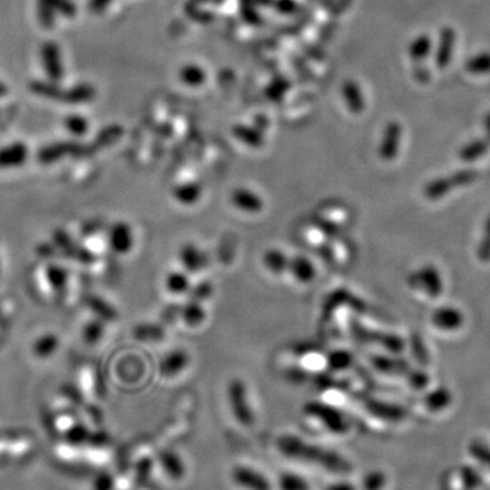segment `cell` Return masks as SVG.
I'll list each match as a JSON object with an SVG mask.
<instances>
[{"instance_id":"9","label":"cell","mask_w":490,"mask_h":490,"mask_svg":"<svg viewBox=\"0 0 490 490\" xmlns=\"http://www.w3.org/2000/svg\"><path fill=\"white\" fill-rule=\"evenodd\" d=\"M401 139V127L396 122H391L386 130L384 139L380 146V156L384 160H391L396 156Z\"/></svg>"},{"instance_id":"15","label":"cell","mask_w":490,"mask_h":490,"mask_svg":"<svg viewBox=\"0 0 490 490\" xmlns=\"http://www.w3.org/2000/svg\"><path fill=\"white\" fill-rule=\"evenodd\" d=\"M344 94L346 97V101L351 111L354 112H361L364 108V100H363V94L361 90L358 89V86L354 82H347L344 87Z\"/></svg>"},{"instance_id":"5","label":"cell","mask_w":490,"mask_h":490,"mask_svg":"<svg viewBox=\"0 0 490 490\" xmlns=\"http://www.w3.org/2000/svg\"><path fill=\"white\" fill-rule=\"evenodd\" d=\"M230 399H232V408L239 421H241L245 425L252 422V411H249V406L246 402L245 388L243 383L239 380H234L230 386Z\"/></svg>"},{"instance_id":"14","label":"cell","mask_w":490,"mask_h":490,"mask_svg":"<svg viewBox=\"0 0 490 490\" xmlns=\"http://www.w3.org/2000/svg\"><path fill=\"white\" fill-rule=\"evenodd\" d=\"M453 41H455V33L452 29H444L441 33V41L437 52V64L439 67H446L451 61L452 55V48H453Z\"/></svg>"},{"instance_id":"27","label":"cell","mask_w":490,"mask_h":490,"mask_svg":"<svg viewBox=\"0 0 490 490\" xmlns=\"http://www.w3.org/2000/svg\"><path fill=\"white\" fill-rule=\"evenodd\" d=\"M194 188V185H185L184 188H179L176 191V198L182 202V203L191 204L194 203L195 201L199 199V192H189L191 189Z\"/></svg>"},{"instance_id":"23","label":"cell","mask_w":490,"mask_h":490,"mask_svg":"<svg viewBox=\"0 0 490 490\" xmlns=\"http://www.w3.org/2000/svg\"><path fill=\"white\" fill-rule=\"evenodd\" d=\"M166 286H168V289H169L172 293L180 294V293H183V291H187V289H188L189 284H188V278H187L184 274H182V272H173V274H170V275L168 277V279H166Z\"/></svg>"},{"instance_id":"20","label":"cell","mask_w":490,"mask_h":490,"mask_svg":"<svg viewBox=\"0 0 490 490\" xmlns=\"http://www.w3.org/2000/svg\"><path fill=\"white\" fill-rule=\"evenodd\" d=\"M279 490H310L306 481L294 474H282L279 478Z\"/></svg>"},{"instance_id":"7","label":"cell","mask_w":490,"mask_h":490,"mask_svg":"<svg viewBox=\"0 0 490 490\" xmlns=\"http://www.w3.org/2000/svg\"><path fill=\"white\" fill-rule=\"evenodd\" d=\"M233 204L245 213H259L263 210V201L253 192L245 188H239L232 195Z\"/></svg>"},{"instance_id":"26","label":"cell","mask_w":490,"mask_h":490,"mask_svg":"<svg viewBox=\"0 0 490 490\" xmlns=\"http://www.w3.org/2000/svg\"><path fill=\"white\" fill-rule=\"evenodd\" d=\"M478 258L482 262L490 260V218L485 225V233L482 237V241L478 246Z\"/></svg>"},{"instance_id":"25","label":"cell","mask_w":490,"mask_h":490,"mask_svg":"<svg viewBox=\"0 0 490 490\" xmlns=\"http://www.w3.org/2000/svg\"><path fill=\"white\" fill-rule=\"evenodd\" d=\"M429 49H430V40H429L428 36H421L420 39H417L415 42H413V45L410 48L411 58L420 61L424 56H427Z\"/></svg>"},{"instance_id":"4","label":"cell","mask_w":490,"mask_h":490,"mask_svg":"<svg viewBox=\"0 0 490 490\" xmlns=\"http://www.w3.org/2000/svg\"><path fill=\"white\" fill-rule=\"evenodd\" d=\"M233 482L239 489L271 490L265 477L249 467H237L232 474Z\"/></svg>"},{"instance_id":"11","label":"cell","mask_w":490,"mask_h":490,"mask_svg":"<svg viewBox=\"0 0 490 490\" xmlns=\"http://www.w3.org/2000/svg\"><path fill=\"white\" fill-rule=\"evenodd\" d=\"M29 87H30V92H33L34 94L40 97L54 100V101H61L63 89L56 82L34 81L29 84Z\"/></svg>"},{"instance_id":"21","label":"cell","mask_w":490,"mask_h":490,"mask_svg":"<svg viewBox=\"0 0 490 490\" xmlns=\"http://www.w3.org/2000/svg\"><path fill=\"white\" fill-rule=\"evenodd\" d=\"M64 125L67 127V130L81 137L83 134H86V131L89 130V122L81 116V115H70L68 118H65Z\"/></svg>"},{"instance_id":"19","label":"cell","mask_w":490,"mask_h":490,"mask_svg":"<svg viewBox=\"0 0 490 490\" xmlns=\"http://www.w3.org/2000/svg\"><path fill=\"white\" fill-rule=\"evenodd\" d=\"M265 265L268 270L278 272L282 268H286L289 263H287V259L282 252H279L278 249H271L265 255Z\"/></svg>"},{"instance_id":"28","label":"cell","mask_w":490,"mask_h":490,"mask_svg":"<svg viewBox=\"0 0 490 490\" xmlns=\"http://www.w3.org/2000/svg\"><path fill=\"white\" fill-rule=\"evenodd\" d=\"M449 392L447 389H437L433 391L428 396L429 403H432L434 408H439V405H446L448 402Z\"/></svg>"},{"instance_id":"32","label":"cell","mask_w":490,"mask_h":490,"mask_svg":"<svg viewBox=\"0 0 490 490\" xmlns=\"http://www.w3.org/2000/svg\"><path fill=\"white\" fill-rule=\"evenodd\" d=\"M485 127H486V131H488V137L490 139V113L486 116V122H485Z\"/></svg>"},{"instance_id":"30","label":"cell","mask_w":490,"mask_h":490,"mask_svg":"<svg viewBox=\"0 0 490 490\" xmlns=\"http://www.w3.org/2000/svg\"><path fill=\"white\" fill-rule=\"evenodd\" d=\"M111 3L112 0H90V8L93 13H102Z\"/></svg>"},{"instance_id":"2","label":"cell","mask_w":490,"mask_h":490,"mask_svg":"<svg viewBox=\"0 0 490 490\" xmlns=\"http://www.w3.org/2000/svg\"><path fill=\"white\" fill-rule=\"evenodd\" d=\"M41 63L48 80L59 83L63 78V61H61V46L55 41H45L41 45Z\"/></svg>"},{"instance_id":"6","label":"cell","mask_w":490,"mask_h":490,"mask_svg":"<svg viewBox=\"0 0 490 490\" xmlns=\"http://www.w3.org/2000/svg\"><path fill=\"white\" fill-rule=\"evenodd\" d=\"M432 322L440 329L452 331V329H458L463 325V315L460 313V310L455 308H449V306L440 308L433 312Z\"/></svg>"},{"instance_id":"10","label":"cell","mask_w":490,"mask_h":490,"mask_svg":"<svg viewBox=\"0 0 490 490\" xmlns=\"http://www.w3.org/2000/svg\"><path fill=\"white\" fill-rule=\"evenodd\" d=\"M27 149L23 143H14L0 150V166H14L26 160Z\"/></svg>"},{"instance_id":"18","label":"cell","mask_w":490,"mask_h":490,"mask_svg":"<svg viewBox=\"0 0 490 490\" xmlns=\"http://www.w3.org/2000/svg\"><path fill=\"white\" fill-rule=\"evenodd\" d=\"M182 260H183V265L189 270H194V268L198 270L201 268V265H203L202 253L192 245L184 246L182 251Z\"/></svg>"},{"instance_id":"31","label":"cell","mask_w":490,"mask_h":490,"mask_svg":"<svg viewBox=\"0 0 490 490\" xmlns=\"http://www.w3.org/2000/svg\"><path fill=\"white\" fill-rule=\"evenodd\" d=\"M7 93H8L7 86L3 82H0V97H4Z\"/></svg>"},{"instance_id":"12","label":"cell","mask_w":490,"mask_h":490,"mask_svg":"<svg viewBox=\"0 0 490 490\" xmlns=\"http://www.w3.org/2000/svg\"><path fill=\"white\" fill-rule=\"evenodd\" d=\"M78 149H80V144H77V143H55V144L46 146L45 149L41 150L40 160L44 163H49V161L61 158V156H64V154L78 151Z\"/></svg>"},{"instance_id":"24","label":"cell","mask_w":490,"mask_h":490,"mask_svg":"<svg viewBox=\"0 0 490 490\" xmlns=\"http://www.w3.org/2000/svg\"><path fill=\"white\" fill-rule=\"evenodd\" d=\"M182 80L188 84H201L204 81V74L202 68L196 65H188L182 70Z\"/></svg>"},{"instance_id":"3","label":"cell","mask_w":490,"mask_h":490,"mask_svg":"<svg viewBox=\"0 0 490 490\" xmlns=\"http://www.w3.org/2000/svg\"><path fill=\"white\" fill-rule=\"evenodd\" d=\"M410 284L417 289L425 290L430 297H439L443 291L441 277L433 265L422 267L414 272L410 278Z\"/></svg>"},{"instance_id":"8","label":"cell","mask_w":490,"mask_h":490,"mask_svg":"<svg viewBox=\"0 0 490 490\" xmlns=\"http://www.w3.org/2000/svg\"><path fill=\"white\" fill-rule=\"evenodd\" d=\"M96 89L90 83H78L74 84L63 92V97L61 102L65 103H86L92 102L96 99Z\"/></svg>"},{"instance_id":"22","label":"cell","mask_w":490,"mask_h":490,"mask_svg":"<svg viewBox=\"0 0 490 490\" xmlns=\"http://www.w3.org/2000/svg\"><path fill=\"white\" fill-rule=\"evenodd\" d=\"M46 1L56 11V14H61L63 17L73 18L78 13V8L73 0H46Z\"/></svg>"},{"instance_id":"13","label":"cell","mask_w":490,"mask_h":490,"mask_svg":"<svg viewBox=\"0 0 490 490\" xmlns=\"http://www.w3.org/2000/svg\"><path fill=\"white\" fill-rule=\"evenodd\" d=\"M291 268V274L300 281V282H309L313 279L315 277V268L313 265L310 263L309 259L303 258V256H297L296 259H293L290 263Z\"/></svg>"},{"instance_id":"29","label":"cell","mask_w":490,"mask_h":490,"mask_svg":"<svg viewBox=\"0 0 490 490\" xmlns=\"http://www.w3.org/2000/svg\"><path fill=\"white\" fill-rule=\"evenodd\" d=\"M189 309H191L189 316H188V315L184 316V320H185L188 325H199L201 322H203V310L198 306V304L191 306Z\"/></svg>"},{"instance_id":"17","label":"cell","mask_w":490,"mask_h":490,"mask_svg":"<svg viewBox=\"0 0 490 490\" xmlns=\"http://www.w3.org/2000/svg\"><path fill=\"white\" fill-rule=\"evenodd\" d=\"M489 143L484 142V141H474V142L466 144L462 151H460V157L465 161H474L479 157H482L486 151H488Z\"/></svg>"},{"instance_id":"16","label":"cell","mask_w":490,"mask_h":490,"mask_svg":"<svg viewBox=\"0 0 490 490\" xmlns=\"http://www.w3.org/2000/svg\"><path fill=\"white\" fill-rule=\"evenodd\" d=\"M37 18L41 26L45 29H51L55 26L56 20V11L51 7V4L46 0H37Z\"/></svg>"},{"instance_id":"1","label":"cell","mask_w":490,"mask_h":490,"mask_svg":"<svg viewBox=\"0 0 490 490\" xmlns=\"http://www.w3.org/2000/svg\"><path fill=\"white\" fill-rule=\"evenodd\" d=\"M475 179H477L475 170H460L451 177H440L429 183L428 187L425 188V195L429 199H440L443 198V195L448 194L449 191H452L453 188L467 185L472 183Z\"/></svg>"}]
</instances>
